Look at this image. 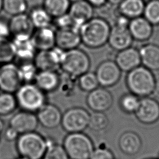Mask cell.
I'll return each instance as SVG.
<instances>
[{
	"label": "cell",
	"instance_id": "1",
	"mask_svg": "<svg viewBox=\"0 0 159 159\" xmlns=\"http://www.w3.org/2000/svg\"><path fill=\"white\" fill-rule=\"evenodd\" d=\"M111 24L106 19L93 17L80 29L81 43L89 48H99L107 43Z\"/></svg>",
	"mask_w": 159,
	"mask_h": 159
},
{
	"label": "cell",
	"instance_id": "2",
	"mask_svg": "<svg viewBox=\"0 0 159 159\" xmlns=\"http://www.w3.org/2000/svg\"><path fill=\"white\" fill-rule=\"evenodd\" d=\"M155 81L153 71L142 65L127 72L125 78V83L130 92L141 98L153 93Z\"/></svg>",
	"mask_w": 159,
	"mask_h": 159
},
{
	"label": "cell",
	"instance_id": "3",
	"mask_svg": "<svg viewBox=\"0 0 159 159\" xmlns=\"http://www.w3.org/2000/svg\"><path fill=\"white\" fill-rule=\"evenodd\" d=\"M47 146V139L35 131L20 134L16 141L19 154L27 159H42Z\"/></svg>",
	"mask_w": 159,
	"mask_h": 159
},
{
	"label": "cell",
	"instance_id": "4",
	"mask_svg": "<svg viewBox=\"0 0 159 159\" xmlns=\"http://www.w3.org/2000/svg\"><path fill=\"white\" fill-rule=\"evenodd\" d=\"M17 105L24 111L37 112L46 102L45 93L35 83H23L16 92Z\"/></svg>",
	"mask_w": 159,
	"mask_h": 159
},
{
	"label": "cell",
	"instance_id": "5",
	"mask_svg": "<svg viewBox=\"0 0 159 159\" xmlns=\"http://www.w3.org/2000/svg\"><path fill=\"white\" fill-rule=\"evenodd\" d=\"M63 147L70 159H89L94 150L91 139L82 132L68 133Z\"/></svg>",
	"mask_w": 159,
	"mask_h": 159
},
{
	"label": "cell",
	"instance_id": "6",
	"mask_svg": "<svg viewBox=\"0 0 159 159\" xmlns=\"http://www.w3.org/2000/svg\"><path fill=\"white\" fill-rule=\"evenodd\" d=\"M90 66L89 55L78 48L65 51L60 64L64 72L73 77H78L89 71Z\"/></svg>",
	"mask_w": 159,
	"mask_h": 159
},
{
	"label": "cell",
	"instance_id": "7",
	"mask_svg": "<svg viewBox=\"0 0 159 159\" xmlns=\"http://www.w3.org/2000/svg\"><path fill=\"white\" fill-rule=\"evenodd\" d=\"M130 20L118 14L111 27L107 43L116 51H119L132 46L134 39L128 29Z\"/></svg>",
	"mask_w": 159,
	"mask_h": 159
},
{
	"label": "cell",
	"instance_id": "8",
	"mask_svg": "<svg viewBox=\"0 0 159 159\" xmlns=\"http://www.w3.org/2000/svg\"><path fill=\"white\" fill-rule=\"evenodd\" d=\"M90 114L84 108L71 107L62 114L61 124L68 133L82 132L88 127Z\"/></svg>",
	"mask_w": 159,
	"mask_h": 159
},
{
	"label": "cell",
	"instance_id": "9",
	"mask_svg": "<svg viewBox=\"0 0 159 159\" xmlns=\"http://www.w3.org/2000/svg\"><path fill=\"white\" fill-rule=\"evenodd\" d=\"M19 67L12 62L0 66V89L4 92L16 93L23 84Z\"/></svg>",
	"mask_w": 159,
	"mask_h": 159
},
{
	"label": "cell",
	"instance_id": "10",
	"mask_svg": "<svg viewBox=\"0 0 159 159\" xmlns=\"http://www.w3.org/2000/svg\"><path fill=\"white\" fill-rule=\"evenodd\" d=\"M65 50L55 46L50 50H39L36 53L33 61L39 71H57L60 68Z\"/></svg>",
	"mask_w": 159,
	"mask_h": 159
},
{
	"label": "cell",
	"instance_id": "11",
	"mask_svg": "<svg viewBox=\"0 0 159 159\" xmlns=\"http://www.w3.org/2000/svg\"><path fill=\"white\" fill-rule=\"evenodd\" d=\"M99 84L104 88L116 85L120 80L122 71L112 60H106L101 62L95 71Z\"/></svg>",
	"mask_w": 159,
	"mask_h": 159
},
{
	"label": "cell",
	"instance_id": "12",
	"mask_svg": "<svg viewBox=\"0 0 159 159\" xmlns=\"http://www.w3.org/2000/svg\"><path fill=\"white\" fill-rule=\"evenodd\" d=\"M113 103L112 94L106 88L98 87L88 93L86 98L88 106L94 112H104Z\"/></svg>",
	"mask_w": 159,
	"mask_h": 159
},
{
	"label": "cell",
	"instance_id": "13",
	"mask_svg": "<svg viewBox=\"0 0 159 159\" xmlns=\"http://www.w3.org/2000/svg\"><path fill=\"white\" fill-rule=\"evenodd\" d=\"M137 119L145 124H152L159 119V103L155 99L144 97L140 100L135 112Z\"/></svg>",
	"mask_w": 159,
	"mask_h": 159
},
{
	"label": "cell",
	"instance_id": "14",
	"mask_svg": "<svg viewBox=\"0 0 159 159\" xmlns=\"http://www.w3.org/2000/svg\"><path fill=\"white\" fill-rule=\"evenodd\" d=\"M38 124L37 116L27 111H20L14 114L9 121V126L19 134L35 131Z\"/></svg>",
	"mask_w": 159,
	"mask_h": 159
},
{
	"label": "cell",
	"instance_id": "15",
	"mask_svg": "<svg viewBox=\"0 0 159 159\" xmlns=\"http://www.w3.org/2000/svg\"><path fill=\"white\" fill-rule=\"evenodd\" d=\"M68 13L80 30L84 23L94 17V7L86 0H80L71 3Z\"/></svg>",
	"mask_w": 159,
	"mask_h": 159
},
{
	"label": "cell",
	"instance_id": "16",
	"mask_svg": "<svg viewBox=\"0 0 159 159\" xmlns=\"http://www.w3.org/2000/svg\"><path fill=\"white\" fill-rule=\"evenodd\" d=\"M114 61L122 71H130L141 65L139 48L130 46L118 51Z\"/></svg>",
	"mask_w": 159,
	"mask_h": 159
},
{
	"label": "cell",
	"instance_id": "17",
	"mask_svg": "<svg viewBox=\"0 0 159 159\" xmlns=\"http://www.w3.org/2000/svg\"><path fill=\"white\" fill-rule=\"evenodd\" d=\"M153 27L142 16L130 19L128 25V29L134 40L141 42L148 41L152 37Z\"/></svg>",
	"mask_w": 159,
	"mask_h": 159
},
{
	"label": "cell",
	"instance_id": "18",
	"mask_svg": "<svg viewBox=\"0 0 159 159\" xmlns=\"http://www.w3.org/2000/svg\"><path fill=\"white\" fill-rule=\"evenodd\" d=\"M39 123L47 129H54L61 124L62 114L56 106L45 103L37 111Z\"/></svg>",
	"mask_w": 159,
	"mask_h": 159
},
{
	"label": "cell",
	"instance_id": "19",
	"mask_svg": "<svg viewBox=\"0 0 159 159\" xmlns=\"http://www.w3.org/2000/svg\"><path fill=\"white\" fill-rule=\"evenodd\" d=\"M81 43L80 31L73 28L57 29L55 32V46L66 51L78 48Z\"/></svg>",
	"mask_w": 159,
	"mask_h": 159
},
{
	"label": "cell",
	"instance_id": "20",
	"mask_svg": "<svg viewBox=\"0 0 159 159\" xmlns=\"http://www.w3.org/2000/svg\"><path fill=\"white\" fill-rule=\"evenodd\" d=\"M11 34L13 37H31L35 30L29 14H20L12 16L9 20Z\"/></svg>",
	"mask_w": 159,
	"mask_h": 159
},
{
	"label": "cell",
	"instance_id": "21",
	"mask_svg": "<svg viewBox=\"0 0 159 159\" xmlns=\"http://www.w3.org/2000/svg\"><path fill=\"white\" fill-rule=\"evenodd\" d=\"M55 32L52 25L36 29L31 39L37 50H50L55 46Z\"/></svg>",
	"mask_w": 159,
	"mask_h": 159
},
{
	"label": "cell",
	"instance_id": "22",
	"mask_svg": "<svg viewBox=\"0 0 159 159\" xmlns=\"http://www.w3.org/2000/svg\"><path fill=\"white\" fill-rule=\"evenodd\" d=\"M12 41L14 47L16 58L22 61L33 60L37 49L33 43L31 37H13Z\"/></svg>",
	"mask_w": 159,
	"mask_h": 159
},
{
	"label": "cell",
	"instance_id": "23",
	"mask_svg": "<svg viewBox=\"0 0 159 159\" xmlns=\"http://www.w3.org/2000/svg\"><path fill=\"white\" fill-rule=\"evenodd\" d=\"M141 65L151 71L159 70V45L153 43L143 44L139 48Z\"/></svg>",
	"mask_w": 159,
	"mask_h": 159
},
{
	"label": "cell",
	"instance_id": "24",
	"mask_svg": "<svg viewBox=\"0 0 159 159\" xmlns=\"http://www.w3.org/2000/svg\"><path fill=\"white\" fill-rule=\"evenodd\" d=\"M34 83L44 93L54 91L60 84V77L57 71H39L35 77Z\"/></svg>",
	"mask_w": 159,
	"mask_h": 159
},
{
	"label": "cell",
	"instance_id": "25",
	"mask_svg": "<svg viewBox=\"0 0 159 159\" xmlns=\"http://www.w3.org/2000/svg\"><path fill=\"white\" fill-rule=\"evenodd\" d=\"M120 150L125 154L132 155L137 153L142 147V141L138 134L128 131L123 133L119 140Z\"/></svg>",
	"mask_w": 159,
	"mask_h": 159
},
{
	"label": "cell",
	"instance_id": "26",
	"mask_svg": "<svg viewBox=\"0 0 159 159\" xmlns=\"http://www.w3.org/2000/svg\"><path fill=\"white\" fill-rule=\"evenodd\" d=\"M145 4V0H123L116 7L120 15L130 20L143 15Z\"/></svg>",
	"mask_w": 159,
	"mask_h": 159
},
{
	"label": "cell",
	"instance_id": "27",
	"mask_svg": "<svg viewBox=\"0 0 159 159\" xmlns=\"http://www.w3.org/2000/svg\"><path fill=\"white\" fill-rule=\"evenodd\" d=\"M71 3L70 0H43L42 7L55 19L68 13Z\"/></svg>",
	"mask_w": 159,
	"mask_h": 159
},
{
	"label": "cell",
	"instance_id": "28",
	"mask_svg": "<svg viewBox=\"0 0 159 159\" xmlns=\"http://www.w3.org/2000/svg\"><path fill=\"white\" fill-rule=\"evenodd\" d=\"M29 16L35 29L43 28L52 25L53 18L42 6L32 8Z\"/></svg>",
	"mask_w": 159,
	"mask_h": 159
},
{
	"label": "cell",
	"instance_id": "29",
	"mask_svg": "<svg viewBox=\"0 0 159 159\" xmlns=\"http://www.w3.org/2000/svg\"><path fill=\"white\" fill-rule=\"evenodd\" d=\"M17 106L13 93L4 91L0 93V116H7L12 113Z\"/></svg>",
	"mask_w": 159,
	"mask_h": 159
},
{
	"label": "cell",
	"instance_id": "30",
	"mask_svg": "<svg viewBox=\"0 0 159 159\" xmlns=\"http://www.w3.org/2000/svg\"><path fill=\"white\" fill-rule=\"evenodd\" d=\"M16 58L12 41L8 37H0V63L12 62Z\"/></svg>",
	"mask_w": 159,
	"mask_h": 159
},
{
	"label": "cell",
	"instance_id": "31",
	"mask_svg": "<svg viewBox=\"0 0 159 159\" xmlns=\"http://www.w3.org/2000/svg\"><path fill=\"white\" fill-rule=\"evenodd\" d=\"M142 16L153 26L159 25V0H148L145 4Z\"/></svg>",
	"mask_w": 159,
	"mask_h": 159
},
{
	"label": "cell",
	"instance_id": "32",
	"mask_svg": "<svg viewBox=\"0 0 159 159\" xmlns=\"http://www.w3.org/2000/svg\"><path fill=\"white\" fill-rule=\"evenodd\" d=\"M80 88L85 92H90L99 87V83L95 72L88 71L78 77Z\"/></svg>",
	"mask_w": 159,
	"mask_h": 159
},
{
	"label": "cell",
	"instance_id": "33",
	"mask_svg": "<svg viewBox=\"0 0 159 159\" xmlns=\"http://www.w3.org/2000/svg\"><path fill=\"white\" fill-rule=\"evenodd\" d=\"M27 7V0H3L2 9L12 16L25 13Z\"/></svg>",
	"mask_w": 159,
	"mask_h": 159
},
{
	"label": "cell",
	"instance_id": "34",
	"mask_svg": "<svg viewBox=\"0 0 159 159\" xmlns=\"http://www.w3.org/2000/svg\"><path fill=\"white\" fill-rule=\"evenodd\" d=\"M48 146L42 159H69L63 145L47 140Z\"/></svg>",
	"mask_w": 159,
	"mask_h": 159
},
{
	"label": "cell",
	"instance_id": "35",
	"mask_svg": "<svg viewBox=\"0 0 159 159\" xmlns=\"http://www.w3.org/2000/svg\"><path fill=\"white\" fill-rule=\"evenodd\" d=\"M108 124V118L102 112H94L89 116L88 127L94 131L102 130Z\"/></svg>",
	"mask_w": 159,
	"mask_h": 159
},
{
	"label": "cell",
	"instance_id": "36",
	"mask_svg": "<svg viewBox=\"0 0 159 159\" xmlns=\"http://www.w3.org/2000/svg\"><path fill=\"white\" fill-rule=\"evenodd\" d=\"M139 102V97L131 93L123 95L120 99V106L122 109L127 113H135Z\"/></svg>",
	"mask_w": 159,
	"mask_h": 159
},
{
	"label": "cell",
	"instance_id": "37",
	"mask_svg": "<svg viewBox=\"0 0 159 159\" xmlns=\"http://www.w3.org/2000/svg\"><path fill=\"white\" fill-rule=\"evenodd\" d=\"M19 67L24 83H31L32 81L34 80L38 70L33 60L24 61Z\"/></svg>",
	"mask_w": 159,
	"mask_h": 159
},
{
	"label": "cell",
	"instance_id": "38",
	"mask_svg": "<svg viewBox=\"0 0 159 159\" xmlns=\"http://www.w3.org/2000/svg\"><path fill=\"white\" fill-rule=\"evenodd\" d=\"M89 159H114V156L109 149L98 148L93 150Z\"/></svg>",
	"mask_w": 159,
	"mask_h": 159
},
{
	"label": "cell",
	"instance_id": "39",
	"mask_svg": "<svg viewBox=\"0 0 159 159\" xmlns=\"http://www.w3.org/2000/svg\"><path fill=\"white\" fill-rule=\"evenodd\" d=\"M10 35L9 21L0 18V37H8Z\"/></svg>",
	"mask_w": 159,
	"mask_h": 159
},
{
	"label": "cell",
	"instance_id": "40",
	"mask_svg": "<svg viewBox=\"0 0 159 159\" xmlns=\"http://www.w3.org/2000/svg\"><path fill=\"white\" fill-rule=\"evenodd\" d=\"M19 133L12 127H7L4 132V137L7 141H13L17 140L19 137Z\"/></svg>",
	"mask_w": 159,
	"mask_h": 159
},
{
	"label": "cell",
	"instance_id": "41",
	"mask_svg": "<svg viewBox=\"0 0 159 159\" xmlns=\"http://www.w3.org/2000/svg\"><path fill=\"white\" fill-rule=\"evenodd\" d=\"M90 3L94 8H100L106 4H107V0H86Z\"/></svg>",
	"mask_w": 159,
	"mask_h": 159
},
{
	"label": "cell",
	"instance_id": "42",
	"mask_svg": "<svg viewBox=\"0 0 159 159\" xmlns=\"http://www.w3.org/2000/svg\"><path fill=\"white\" fill-rule=\"evenodd\" d=\"M152 94H153L156 98L159 99V78L157 80L156 79V81H155V86H154V89Z\"/></svg>",
	"mask_w": 159,
	"mask_h": 159
},
{
	"label": "cell",
	"instance_id": "43",
	"mask_svg": "<svg viewBox=\"0 0 159 159\" xmlns=\"http://www.w3.org/2000/svg\"><path fill=\"white\" fill-rule=\"evenodd\" d=\"M123 0H107V2L112 5V6H118Z\"/></svg>",
	"mask_w": 159,
	"mask_h": 159
},
{
	"label": "cell",
	"instance_id": "44",
	"mask_svg": "<svg viewBox=\"0 0 159 159\" xmlns=\"http://www.w3.org/2000/svg\"><path fill=\"white\" fill-rule=\"evenodd\" d=\"M3 128H4L3 123L1 121V120L0 119V137H1V134L2 132V130H3Z\"/></svg>",
	"mask_w": 159,
	"mask_h": 159
},
{
	"label": "cell",
	"instance_id": "45",
	"mask_svg": "<svg viewBox=\"0 0 159 159\" xmlns=\"http://www.w3.org/2000/svg\"><path fill=\"white\" fill-rule=\"evenodd\" d=\"M2 4H3V0H0V12L2 10Z\"/></svg>",
	"mask_w": 159,
	"mask_h": 159
},
{
	"label": "cell",
	"instance_id": "46",
	"mask_svg": "<svg viewBox=\"0 0 159 159\" xmlns=\"http://www.w3.org/2000/svg\"><path fill=\"white\" fill-rule=\"evenodd\" d=\"M16 159H27V158H25L24 157H22V156H20L19 157H17Z\"/></svg>",
	"mask_w": 159,
	"mask_h": 159
},
{
	"label": "cell",
	"instance_id": "47",
	"mask_svg": "<svg viewBox=\"0 0 159 159\" xmlns=\"http://www.w3.org/2000/svg\"><path fill=\"white\" fill-rule=\"evenodd\" d=\"M71 1V2H75V1H80V0H70Z\"/></svg>",
	"mask_w": 159,
	"mask_h": 159
}]
</instances>
